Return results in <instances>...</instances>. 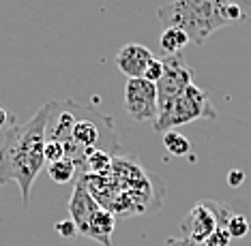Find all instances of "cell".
Segmentation results:
<instances>
[{"instance_id": "1", "label": "cell", "mask_w": 251, "mask_h": 246, "mask_svg": "<svg viewBox=\"0 0 251 246\" xmlns=\"http://www.w3.org/2000/svg\"><path fill=\"white\" fill-rule=\"evenodd\" d=\"M95 201L114 216H140L161 208L165 188L157 174L142 167L135 154L121 152L112 157V171L107 176H93L79 171Z\"/></svg>"}, {"instance_id": "2", "label": "cell", "mask_w": 251, "mask_h": 246, "mask_svg": "<svg viewBox=\"0 0 251 246\" xmlns=\"http://www.w3.org/2000/svg\"><path fill=\"white\" fill-rule=\"evenodd\" d=\"M48 118L50 103H45L28 122L13 124L4 131V141L0 146V186L15 182L20 186L24 208L30 203L32 184L45 165L43 148L48 141Z\"/></svg>"}, {"instance_id": "3", "label": "cell", "mask_w": 251, "mask_h": 246, "mask_svg": "<svg viewBox=\"0 0 251 246\" xmlns=\"http://www.w3.org/2000/svg\"><path fill=\"white\" fill-rule=\"evenodd\" d=\"M157 17L163 28H182L191 43L204 45L217 30L243 22L245 13L230 0H170L157 9Z\"/></svg>"}, {"instance_id": "4", "label": "cell", "mask_w": 251, "mask_h": 246, "mask_svg": "<svg viewBox=\"0 0 251 246\" xmlns=\"http://www.w3.org/2000/svg\"><path fill=\"white\" fill-rule=\"evenodd\" d=\"M62 146H65V158H71L73 163H77V167H82L86 157L95 150L110 152L112 157L123 152L114 118L95 110L93 105H79L71 137Z\"/></svg>"}, {"instance_id": "5", "label": "cell", "mask_w": 251, "mask_h": 246, "mask_svg": "<svg viewBox=\"0 0 251 246\" xmlns=\"http://www.w3.org/2000/svg\"><path fill=\"white\" fill-rule=\"evenodd\" d=\"M217 112L208 99V92L200 86L191 84L182 94L174 99V103L165 112L159 113V118L152 122V131L157 133H168L176 127L196 122V120H215Z\"/></svg>"}, {"instance_id": "6", "label": "cell", "mask_w": 251, "mask_h": 246, "mask_svg": "<svg viewBox=\"0 0 251 246\" xmlns=\"http://www.w3.org/2000/svg\"><path fill=\"white\" fill-rule=\"evenodd\" d=\"M232 214L234 212L226 203L215 201V199H204L193 205L189 214L182 219L180 229L185 231V238L193 240L196 244H204L213 231H217L219 227H227Z\"/></svg>"}, {"instance_id": "7", "label": "cell", "mask_w": 251, "mask_h": 246, "mask_svg": "<svg viewBox=\"0 0 251 246\" xmlns=\"http://www.w3.org/2000/svg\"><path fill=\"white\" fill-rule=\"evenodd\" d=\"M191 84H193V68L189 67V62L182 58V54L165 56L163 58V77L155 84L159 113L168 110L174 103L176 96L185 92Z\"/></svg>"}, {"instance_id": "8", "label": "cell", "mask_w": 251, "mask_h": 246, "mask_svg": "<svg viewBox=\"0 0 251 246\" xmlns=\"http://www.w3.org/2000/svg\"><path fill=\"white\" fill-rule=\"evenodd\" d=\"M125 112L138 122H155L159 118L157 86L144 77L127 79L125 84Z\"/></svg>"}, {"instance_id": "9", "label": "cell", "mask_w": 251, "mask_h": 246, "mask_svg": "<svg viewBox=\"0 0 251 246\" xmlns=\"http://www.w3.org/2000/svg\"><path fill=\"white\" fill-rule=\"evenodd\" d=\"M99 210H101V205L97 203L95 197L88 193L84 178L77 176L75 186H73V193H71V199H69V219L75 223L79 236L86 238V233L90 229V225H93L95 216L99 214Z\"/></svg>"}, {"instance_id": "10", "label": "cell", "mask_w": 251, "mask_h": 246, "mask_svg": "<svg viewBox=\"0 0 251 246\" xmlns=\"http://www.w3.org/2000/svg\"><path fill=\"white\" fill-rule=\"evenodd\" d=\"M152 58H155V54H152L146 45L125 43L123 47L118 49L114 62H116L118 71L127 75V79H135V77H144V73H146V68L151 65Z\"/></svg>"}, {"instance_id": "11", "label": "cell", "mask_w": 251, "mask_h": 246, "mask_svg": "<svg viewBox=\"0 0 251 246\" xmlns=\"http://www.w3.org/2000/svg\"><path fill=\"white\" fill-rule=\"evenodd\" d=\"M187 43H191L189 37H187V32L182 30V28H176V26L163 28L161 37H159V45H161V49L165 51V56L180 54V51L187 47Z\"/></svg>"}, {"instance_id": "12", "label": "cell", "mask_w": 251, "mask_h": 246, "mask_svg": "<svg viewBox=\"0 0 251 246\" xmlns=\"http://www.w3.org/2000/svg\"><path fill=\"white\" fill-rule=\"evenodd\" d=\"M79 171H86V174H93V176H107L112 171V154L103 150L90 152L84 165L79 167Z\"/></svg>"}, {"instance_id": "13", "label": "cell", "mask_w": 251, "mask_h": 246, "mask_svg": "<svg viewBox=\"0 0 251 246\" xmlns=\"http://www.w3.org/2000/svg\"><path fill=\"white\" fill-rule=\"evenodd\" d=\"M77 163H73L71 158H62L58 163L48 165V176L52 178L56 184H67V182L77 178Z\"/></svg>"}, {"instance_id": "14", "label": "cell", "mask_w": 251, "mask_h": 246, "mask_svg": "<svg viewBox=\"0 0 251 246\" xmlns=\"http://www.w3.org/2000/svg\"><path fill=\"white\" fill-rule=\"evenodd\" d=\"M163 146H165V150L170 154H174V157H185V154H189V150H191V141L176 129L163 133Z\"/></svg>"}, {"instance_id": "15", "label": "cell", "mask_w": 251, "mask_h": 246, "mask_svg": "<svg viewBox=\"0 0 251 246\" xmlns=\"http://www.w3.org/2000/svg\"><path fill=\"white\" fill-rule=\"evenodd\" d=\"M227 233H230L232 238H245L249 233V221L245 219L241 214H232V219L227 221Z\"/></svg>"}, {"instance_id": "16", "label": "cell", "mask_w": 251, "mask_h": 246, "mask_svg": "<svg viewBox=\"0 0 251 246\" xmlns=\"http://www.w3.org/2000/svg\"><path fill=\"white\" fill-rule=\"evenodd\" d=\"M43 157H45V163H58L65 158V146L60 141H45V148H43Z\"/></svg>"}, {"instance_id": "17", "label": "cell", "mask_w": 251, "mask_h": 246, "mask_svg": "<svg viewBox=\"0 0 251 246\" xmlns=\"http://www.w3.org/2000/svg\"><path fill=\"white\" fill-rule=\"evenodd\" d=\"M163 77V58H152L151 60V65H148L146 68V73H144V79H148V82H152V84H157L159 79Z\"/></svg>"}, {"instance_id": "18", "label": "cell", "mask_w": 251, "mask_h": 246, "mask_svg": "<svg viewBox=\"0 0 251 246\" xmlns=\"http://www.w3.org/2000/svg\"><path fill=\"white\" fill-rule=\"evenodd\" d=\"M230 242H232V236L227 233V229H226V227H219L217 231L210 233L208 240L204 244H206V246H230Z\"/></svg>"}, {"instance_id": "19", "label": "cell", "mask_w": 251, "mask_h": 246, "mask_svg": "<svg viewBox=\"0 0 251 246\" xmlns=\"http://www.w3.org/2000/svg\"><path fill=\"white\" fill-rule=\"evenodd\" d=\"M54 229L58 231L62 238H75L77 236V227H75V223H73L71 219L69 221H58L54 225Z\"/></svg>"}, {"instance_id": "20", "label": "cell", "mask_w": 251, "mask_h": 246, "mask_svg": "<svg viewBox=\"0 0 251 246\" xmlns=\"http://www.w3.org/2000/svg\"><path fill=\"white\" fill-rule=\"evenodd\" d=\"M243 180H245V174L241 169H232L230 174H227V184H230L232 188H238L243 184Z\"/></svg>"}, {"instance_id": "21", "label": "cell", "mask_w": 251, "mask_h": 246, "mask_svg": "<svg viewBox=\"0 0 251 246\" xmlns=\"http://www.w3.org/2000/svg\"><path fill=\"white\" fill-rule=\"evenodd\" d=\"M163 246H198V244L193 242V240H189V238L182 236V238H168Z\"/></svg>"}, {"instance_id": "22", "label": "cell", "mask_w": 251, "mask_h": 246, "mask_svg": "<svg viewBox=\"0 0 251 246\" xmlns=\"http://www.w3.org/2000/svg\"><path fill=\"white\" fill-rule=\"evenodd\" d=\"M9 122H13V116H11V113L4 110V107H0V131L7 129Z\"/></svg>"}]
</instances>
